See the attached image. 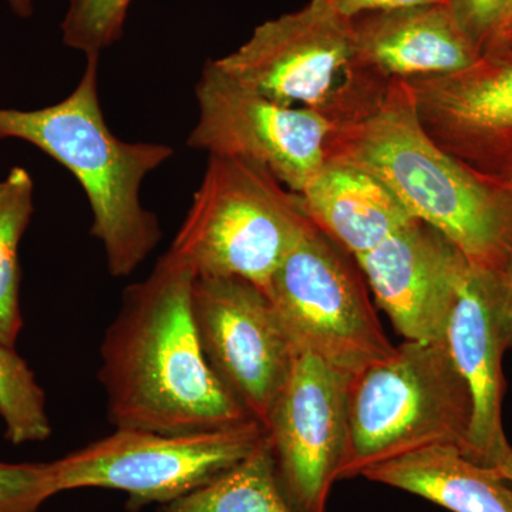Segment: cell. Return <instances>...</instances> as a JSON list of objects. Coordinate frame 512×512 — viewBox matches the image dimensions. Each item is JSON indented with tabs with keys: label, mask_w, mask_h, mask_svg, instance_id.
Segmentation results:
<instances>
[{
	"label": "cell",
	"mask_w": 512,
	"mask_h": 512,
	"mask_svg": "<svg viewBox=\"0 0 512 512\" xmlns=\"http://www.w3.org/2000/svg\"><path fill=\"white\" fill-rule=\"evenodd\" d=\"M194 266L173 249L123 292L97 377L114 429L198 433L251 420L211 369L192 313Z\"/></svg>",
	"instance_id": "1"
},
{
	"label": "cell",
	"mask_w": 512,
	"mask_h": 512,
	"mask_svg": "<svg viewBox=\"0 0 512 512\" xmlns=\"http://www.w3.org/2000/svg\"><path fill=\"white\" fill-rule=\"evenodd\" d=\"M333 126L326 161L373 175L414 218L456 245L471 266L507 272L512 192L471 173L429 136L406 80L360 94Z\"/></svg>",
	"instance_id": "2"
},
{
	"label": "cell",
	"mask_w": 512,
	"mask_h": 512,
	"mask_svg": "<svg viewBox=\"0 0 512 512\" xmlns=\"http://www.w3.org/2000/svg\"><path fill=\"white\" fill-rule=\"evenodd\" d=\"M66 99L39 110L0 107V140L18 138L42 150L82 185L93 222L90 232L106 252L114 278H127L161 241L157 215L146 210L144 178L173 157L167 144L128 143L107 126L99 97L100 56Z\"/></svg>",
	"instance_id": "3"
},
{
	"label": "cell",
	"mask_w": 512,
	"mask_h": 512,
	"mask_svg": "<svg viewBox=\"0 0 512 512\" xmlns=\"http://www.w3.org/2000/svg\"><path fill=\"white\" fill-rule=\"evenodd\" d=\"M473 399L446 340H404L352 376L349 441L339 480L434 446L466 454Z\"/></svg>",
	"instance_id": "4"
},
{
	"label": "cell",
	"mask_w": 512,
	"mask_h": 512,
	"mask_svg": "<svg viewBox=\"0 0 512 512\" xmlns=\"http://www.w3.org/2000/svg\"><path fill=\"white\" fill-rule=\"evenodd\" d=\"M311 224L301 195L265 165L210 156L170 248L194 266L197 276L241 278L266 293Z\"/></svg>",
	"instance_id": "5"
},
{
	"label": "cell",
	"mask_w": 512,
	"mask_h": 512,
	"mask_svg": "<svg viewBox=\"0 0 512 512\" xmlns=\"http://www.w3.org/2000/svg\"><path fill=\"white\" fill-rule=\"evenodd\" d=\"M355 256L309 225L272 276L271 298L298 352L346 375L394 352Z\"/></svg>",
	"instance_id": "6"
},
{
	"label": "cell",
	"mask_w": 512,
	"mask_h": 512,
	"mask_svg": "<svg viewBox=\"0 0 512 512\" xmlns=\"http://www.w3.org/2000/svg\"><path fill=\"white\" fill-rule=\"evenodd\" d=\"M266 430L254 419L198 433L114 429L109 436L52 461L57 494L82 488L126 493L127 507L171 503L237 466Z\"/></svg>",
	"instance_id": "7"
},
{
	"label": "cell",
	"mask_w": 512,
	"mask_h": 512,
	"mask_svg": "<svg viewBox=\"0 0 512 512\" xmlns=\"http://www.w3.org/2000/svg\"><path fill=\"white\" fill-rule=\"evenodd\" d=\"M195 97L198 120L187 140L194 150L265 165L296 194L328 160L335 127L328 117L266 99L222 72L214 60L202 67Z\"/></svg>",
	"instance_id": "8"
},
{
	"label": "cell",
	"mask_w": 512,
	"mask_h": 512,
	"mask_svg": "<svg viewBox=\"0 0 512 512\" xmlns=\"http://www.w3.org/2000/svg\"><path fill=\"white\" fill-rule=\"evenodd\" d=\"M352 20L325 0L266 20L214 63L266 99L319 111L332 121L352 73Z\"/></svg>",
	"instance_id": "9"
},
{
	"label": "cell",
	"mask_w": 512,
	"mask_h": 512,
	"mask_svg": "<svg viewBox=\"0 0 512 512\" xmlns=\"http://www.w3.org/2000/svg\"><path fill=\"white\" fill-rule=\"evenodd\" d=\"M192 313L211 369L265 427L298 355L271 298L245 279L197 276Z\"/></svg>",
	"instance_id": "10"
},
{
	"label": "cell",
	"mask_w": 512,
	"mask_h": 512,
	"mask_svg": "<svg viewBox=\"0 0 512 512\" xmlns=\"http://www.w3.org/2000/svg\"><path fill=\"white\" fill-rule=\"evenodd\" d=\"M309 352H298L265 430L279 480L298 512H326L348 453L349 384Z\"/></svg>",
	"instance_id": "11"
},
{
	"label": "cell",
	"mask_w": 512,
	"mask_h": 512,
	"mask_svg": "<svg viewBox=\"0 0 512 512\" xmlns=\"http://www.w3.org/2000/svg\"><path fill=\"white\" fill-rule=\"evenodd\" d=\"M429 136L471 173L512 192V47L463 72L406 80Z\"/></svg>",
	"instance_id": "12"
},
{
	"label": "cell",
	"mask_w": 512,
	"mask_h": 512,
	"mask_svg": "<svg viewBox=\"0 0 512 512\" xmlns=\"http://www.w3.org/2000/svg\"><path fill=\"white\" fill-rule=\"evenodd\" d=\"M446 342L473 399L466 456L498 468L511 450L503 426V360L512 348V284L507 272L468 268Z\"/></svg>",
	"instance_id": "13"
},
{
	"label": "cell",
	"mask_w": 512,
	"mask_h": 512,
	"mask_svg": "<svg viewBox=\"0 0 512 512\" xmlns=\"http://www.w3.org/2000/svg\"><path fill=\"white\" fill-rule=\"evenodd\" d=\"M355 259L377 305L404 340H446L470 268L456 245L426 222L413 220Z\"/></svg>",
	"instance_id": "14"
},
{
	"label": "cell",
	"mask_w": 512,
	"mask_h": 512,
	"mask_svg": "<svg viewBox=\"0 0 512 512\" xmlns=\"http://www.w3.org/2000/svg\"><path fill=\"white\" fill-rule=\"evenodd\" d=\"M352 66L386 80L463 72L481 57L448 3L366 13L352 20Z\"/></svg>",
	"instance_id": "15"
},
{
	"label": "cell",
	"mask_w": 512,
	"mask_h": 512,
	"mask_svg": "<svg viewBox=\"0 0 512 512\" xmlns=\"http://www.w3.org/2000/svg\"><path fill=\"white\" fill-rule=\"evenodd\" d=\"M299 195L313 224L355 258L417 220L377 178L339 161H326Z\"/></svg>",
	"instance_id": "16"
},
{
	"label": "cell",
	"mask_w": 512,
	"mask_h": 512,
	"mask_svg": "<svg viewBox=\"0 0 512 512\" xmlns=\"http://www.w3.org/2000/svg\"><path fill=\"white\" fill-rule=\"evenodd\" d=\"M372 483L417 495L451 512H512V484L457 447L434 446L367 468Z\"/></svg>",
	"instance_id": "17"
},
{
	"label": "cell",
	"mask_w": 512,
	"mask_h": 512,
	"mask_svg": "<svg viewBox=\"0 0 512 512\" xmlns=\"http://www.w3.org/2000/svg\"><path fill=\"white\" fill-rule=\"evenodd\" d=\"M157 512H298L281 480L268 434L258 447L210 483L160 505Z\"/></svg>",
	"instance_id": "18"
},
{
	"label": "cell",
	"mask_w": 512,
	"mask_h": 512,
	"mask_svg": "<svg viewBox=\"0 0 512 512\" xmlns=\"http://www.w3.org/2000/svg\"><path fill=\"white\" fill-rule=\"evenodd\" d=\"M32 177L15 167L0 181V342L15 348L23 328L20 312L19 245L32 220Z\"/></svg>",
	"instance_id": "19"
},
{
	"label": "cell",
	"mask_w": 512,
	"mask_h": 512,
	"mask_svg": "<svg viewBox=\"0 0 512 512\" xmlns=\"http://www.w3.org/2000/svg\"><path fill=\"white\" fill-rule=\"evenodd\" d=\"M0 419L13 446L40 443L52 436L46 394L15 348L0 342Z\"/></svg>",
	"instance_id": "20"
},
{
	"label": "cell",
	"mask_w": 512,
	"mask_h": 512,
	"mask_svg": "<svg viewBox=\"0 0 512 512\" xmlns=\"http://www.w3.org/2000/svg\"><path fill=\"white\" fill-rule=\"evenodd\" d=\"M133 0H70L62 22L63 43L86 57L119 42Z\"/></svg>",
	"instance_id": "21"
},
{
	"label": "cell",
	"mask_w": 512,
	"mask_h": 512,
	"mask_svg": "<svg viewBox=\"0 0 512 512\" xmlns=\"http://www.w3.org/2000/svg\"><path fill=\"white\" fill-rule=\"evenodd\" d=\"M55 495L50 463H0V512H40Z\"/></svg>",
	"instance_id": "22"
},
{
	"label": "cell",
	"mask_w": 512,
	"mask_h": 512,
	"mask_svg": "<svg viewBox=\"0 0 512 512\" xmlns=\"http://www.w3.org/2000/svg\"><path fill=\"white\" fill-rule=\"evenodd\" d=\"M447 2L461 28L483 52L485 45L490 42L500 25L508 0H447Z\"/></svg>",
	"instance_id": "23"
},
{
	"label": "cell",
	"mask_w": 512,
	"mask_h": 512,
	"mask_svg": "<svg viewBox=\"0 0 512 512\" xmlns=\"http://www.w3.org/2000/svg\"><path fill=\"white\" fill-rule=\"evenodd\" d=\"M325 2L348 20L359 18L366 13L383 12V10L430 5V3H448L447 0H325Z\"/></svg>",
	"instance_id": "24"
},
{
	"label": "cell",
	"mask_w": 512,
	"mask_h": 512,
	"mask_svg": "<svg viewBox=\"0 0 512 512\" xmlns=\"http://www.w3.org/2000/svg\"><path fill=\"white\" fill-rule=\"evenodd\" d=\"M488 47H512V22L501 29L500 32L495 33L483 50L488 49Z\"/></svg>",
	"instance_id": "25"
},
{
	"label": "cell",
	"mask_w": 512,
	"mask_h": 512,
	"mask_svg": "<svg viewBox=\"0 0 512 512\" xmlns=\"http://www.w3.org/2000/svg\"><path fill=\"white\" fill-rule=\"evenodd\" d=\"M10 9L19 16V18H30L35 9V0H8Z\"/></svg>",
	"instance_id": "26"
},
{
	"label": "cell",
	"mask_w": 512,
	"mask_h": 512,
	"mask_svg": "<svg viewBox=\"0 0 512 512\" xmlns=\"http://www.w3.org/2000/svg\"><path fill=\"white\" fill-rule=\"evenodd\" d=\"M498 470L503 474L505 480L512 484V448L508 451L507 456L503 458V461H501Z\"/></svg>",
	"instance_id": "27"
},
{
	"label": "cell",
	"mask_w": 512,
	"mask_h": 512,
	"mask_svg": "<svg viewBox=\"0 0 512 512\" xmlns=\"http://www.w3.org/2000/svg\"><path fill=\"white\" fill-rule=\"evenodd\" d=\"M511 22H512V0H508L507 6H505V9H504L503 18H501L500 25H498V28H497V30H495V33L500 32L501 29H504L505 26L510 25ZM495 33H494V35H495Z\"/></svg>",
	"instance_id": "28"
},
{
	"label": "cell",
	"mask_w": 512,
	"mask_h": 512,
	"mask_svg": "<svg viewBox=\"0 0 512 512\" xmlns=\"http://www.w3.org/2000/svg\"><path fill=\"white\" fill-rule=\"evenodd\" d=\"M507 276H508V279H510V282L512 284V255H511V259H510V264H508V268H507Z\"/></svg>",
	"instance_id": "29"
}]
</instances>
